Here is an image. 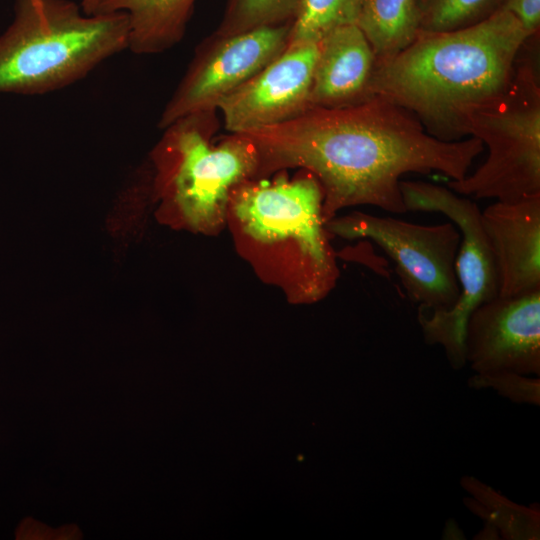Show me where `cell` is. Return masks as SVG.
I'll use <instances>...</instances> for the list:
<instances>
[{
  "label": "cell",
  "mask_w": 540,
  "mask_h": 540,
  "mask_svg": "<svg viewBox=\"0 0 540 540\" xmlns=\"http://www.w3.org/2000/svg\"><path fill=\"white\" fill-rule=\"evenodd\" d=\"M530 37L501 7L466 28L420 31L404 50L376 62L369 98L381 97L403 107L440 140H460L466 116L509 87Z\"/></svg>",
  "instance_id": "7a4b0ae2"
},
{
  "label": "cell",
  "mask_w": 540,
  "mask_h": 540,
  "mask_svg": "<svg viewBox=\"0 0 540 540\" xmlns=\"http://www.w3.org/2000/svg\"><path fill=\"white\" fill-rule=\"evenodd\" d=\"M301 0H228L225 14L214 33L227 36L292 21Z\"/></svg>",
  "instance_id": "ac0fdd59"
},
{
  "label": "cell",
  "mask_w": 540,
  "mask_h": 540,
  "mask_svg": "<svg viewBox=\"0 0 540 540\" xmlns=\"http://www.w3.org/2000/svg\"><path fill=\"white\" fill-rule=\"evenodd\" d=\"M362 0H301L291 21L289 44L317 43L335 27L356 23Z\"/></svg>",
  "instance_id": "e0dca14e"
},
{
  "label": "cell",
  "mask_w": 540,
  "mask_h": 540,
  "mask_svg": "<svg viewBox=\"0 0 540 540\" xmlns=\"http://www.w3.org/2000/svg\"><path fill=\"white\" fill-rule=\"evenodd\" d=\"M500 296L540 290V195L497 201L481 211Z\"/></svg>",
  "instance_id": "7c38bea8"
},
{
  "label": "cell",
  "mask_w": 540,
  "mask_h": 540,
  "mask_svg": "<svg viewBox=\"0 0 540 540\" xmlns=\"http://www.w3.org/2000/svg\"><path fill=\"white\" fill-rule=\"evenodd\" d=\"M356 24L370 43L376 62L389 59L418 36V1L362 0Z\"/></svg>",
  "instance_id": "9a60e30c"
},
{
  "label": "cell",
  "mask_w": 540,
  "mask_h": 540,
  "mask_svg": "<svg viewBox=\"0 0 540 540\" xmlns=\"http://www.w3.org/2000/svg\"><path fill=\"white\" fill-rule=\"evenodd\" d=\"M79 535L80 532L75 526L50 529L31 518L23 519L15 531L16 539H72Z\"/></svg>",
  "instance_id": "44dd1931"
},
{
  "label": "cell",
  "mask_w": 540,
  "mask_h": 540,
  "mask_svg": "<svg viewBox=\"0 0 540 540\" xmlns=\"http://www.w3.org/2000/svg\"><path fill=\"white\" fill-rule=\"evenodd\" d=\"M14 11L0 36V92L60 90L129 46L122 12L87 14L72 0H15Z\"/></svg>",
  "instance_id": "277c9868"
},
{
  "label": "cell",
  "mask_w": 540,
  "mask_h": 540,
  "mask_svg": "<svg viewBox=\"0 0 540 540\" xmlns=\"http://www.w3.org/2000/svg\"><path fill=\"white\" fill-rule=\"evenodd\" d=\"M400 189L407 211H433L447 216L461 234L455 271L460 294L446 311L418 309L424 341L440 345L453 369L465 359V331L470 314L499 295L495 262L481 223V211L472 200L459 197L448 187L421 181H402Z\"/></svg>",
  "instance_id": "52a82bcc"
},
{
  "label": "cell",
  "mask_w": 540,
  "mask_h": 540,
  "mask_svg": "<svg viewBox=\"0 0 540 540\" xmlns=\"http://www.w3.org/2000/svg\"><path fill=\"white\" fill-rule=\"evenodd\" d=\"M501 8L513 14L532 36L538 32L540 0H504Z\"/></svg>",
  "instance_id": "7402d4cb"
},
{
  "label": "cell",
  "mask_w": 540,
  "mask_h": 540,
  "mask_svg": "<svg viewBox=\"0 0 540 540\" xmlns=\"http://www.w3.org/2000/svg\"><path fill=\"white\" fill-rule=\"evenodd\" d=\"M102 0H81V8L87 14L96 13Z\"/></svg>",
  "instance_id": "603a6c76"
},
{
  "label": "cell",
  "mask_w": 540,
  "mask_h": 540,
  "mask_svg": "<svg viewBox=\"0 0 540 540\" xmlns=\"http://www.w3.org/2000/svg\"><path fill=\"white\" fill-rule=\"evenodd\" d=\"M310 105L340 107L369 99L376 57L356 23L327 32L318 42Z\"/></svg>",
  "instance_id": "4fadbf2b"
},
{
  "label": "cell",
  "mask_w": 540,
  "mask_h": 540,
  "mask_svg": "<svg viewBox=\"0 0 540 540\" xmlns=\"http://www.w3.org/2000/svg\"><path fill=\"white\" fill-rule=\"evenodd\" d=\"M305 171V170H304ZM296 179L246 180L230 193V216L247 256L296 302L321 300L339 277L323 216L324 195L309 172Z\"/></svg>",
  "instance_id": "3957f363"
},
{
  "label": "cell",
  "mask_w": 540,
  "mask_h": 540,
  "mask_svg": "<svg viewBox=\"0 0 540 540\" xmlns=\"http://www.w3.org/2000/svg\"><path fill=\"white\" fill-rule=\"evenodd\" d=\"M420 31L446 32L483 21L500 7L502 0H417Z\"/></svg>",
  "instance_id": "d6986e66"
},
{
  "label": "cell",
  "mask_w": 540,
  "mask_h": 540,
  "mask_svg": "<svg viewBox=\"0 0 540 540\" xmlns=\"http://www.w3.org/2000/svg\"><path fill=\"white\" fill-rule=\"evenodd\" d=\"M218 126L216 110L184 116L164 128L153 152L156 188L191 228L204 233L222 226L231 191L260 169L258 151L243 133L212 144Z\"/></svg>",
  "instance_id": "5b68a950"
},
{
  "label": "cell",
  "mask_w": 540,
  "mask_h": 540,
  "mask_svg": "<svg viewBox=\"0 0 540 540\" xmlns=\"http://www.w3.org/2000/svg\"><path fill=\"white\" fill-rule=\"evenodd\" d=\"M255 145L259 174L300 167L321 185L325 221L347 207L407 212L400 178L437 172L463 179L484 145L476 137L440 140L403 107L381 97L340 107L312 106L298 116L242 132Z\"/></svg>",
  "instance_id": "6da1fadb"
},
{
  "label": "cell",
  "mask_w": 540,
  "mask_h": 540,
  "mask_svg": "<svg viewBox=\"0 0 540 540\" xmlns=\"http://www.w3.org/2000/svg\"><path fill=\"white\" fill-rule=\"evenodd\" d=\"M290 29L291 21L205 39L165 105L158 127L164 129L193 113L217 110L225 96L286 49Z\"/></svg>",
  "instance_id": "9c48e42d"
},
{
  "label": "cell",
  "mask_w": 540,
  "mask_h": 540,
  "mask_svg": "<svg viewBox=\"0 0 540 540\" xmlns=\"http://www.w3.org/2000/svg\"><path fill=\"white\" fill-rule=\"evenodd\" d=\"M462 136L480 139L488 156L449 189L497 201L540 195V85L530 62H518L506 91L466 116Z\"/></svg>",
  "instance_id": "8992f818"
},
{
  "label": "cell",
  "mask_w": 540,
  "mask_h": 540,
  "mask_svg": "<svg viewBox=\"0 0 540 540\" xmlns=\"http://www.w3.org/2000/svg\"><path fill=\"white\" fill-rule=\"evenodd\" d=\"M475 389L490 388L501 396L516 402L539 406L540 379L511 371L475 373L468 380Z\"/></svg>",
  "instance_id": "ffe728a7"
},
{
  "label": "cell",
  "mask_w": 540,
  "mask_h": 540,
  "mask_svg": "<svg viewBox=\"0 0 540 540\" xmlns=\"http://www.w3.org/2000/svg\"><path fill=\"white\" fill-rule=\"evenodd\" d=\"M196 0H102L96 13L122 12L129 20L128 50L158 54L184 37Z\"/></svg>",
  "instance_id": "5bb4252c"
},
{
  "label": "cell",
  "mask_w": 540,
  "mask_h": 540,
  "mask_svg": "<svg viewBox=\"0 0 540 540\" xmlns=\"http://www.w3.org/2000/svg\"><path fill=\"white\" fill-rule=\"evenodd\" d=\"M317 43H294L217 105L230 133L290 120L311 107Z\"/></svg>",
  "instance_id": "8fae6325"
},
{
  "label": "cell",
  "mask_w": 540,
  "mask_h": 540,
  "mask_svg": "<svg viewBox=\"0 0 540 540\" xmlns=\"http://www.w3.org/2000/svg\"><path fill=\"white\" fill-rule=\"evenodd\" d=\"M326 228L332 236L375 242L394 262L407 295L418 309L446 311L456 303L460 289L455 260L461 234L454 223L421 225L354 211L333 217Z\"/></svg>",
  "instance_id": "ba28073f"
},
{
  "label": "cell",
  "mask_w": 540,
  "mask_h": 540,
  "mask_svg": "<svg viewBox=\"0 0 540 540\" xmlns=\"http://www.w3.org/2000/svg\"><path fill=\"white\" fill-rule=\"evenodd\" d=\"M462 487L474 497L466 505L484 519L488 530L499 531L504 539L538 540L540 538V511L538 505H518L478 479L465 476Z\"/></svg>",
  "instance_id": "2e32d148"
},
{
  "label": "cell",
  "mask_w": 540,
  "mask_h": 540,
  "mask_svg": "<svg viewBox=\"0 0 540 540\" xmlns=\"http://www.w3.org/2000/svg\"><path fill=\"white\" fill-rule=\"evenodd\" d=\"M465 359L475 373L540 376V290L500 296L469 316Z\"/></svg>",
  "instance_id": "30bf717a"
}]
</instances>
